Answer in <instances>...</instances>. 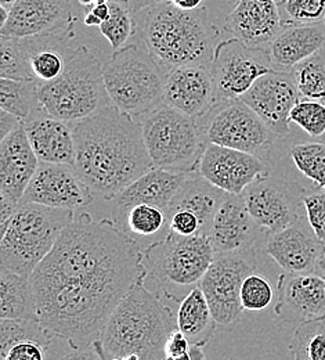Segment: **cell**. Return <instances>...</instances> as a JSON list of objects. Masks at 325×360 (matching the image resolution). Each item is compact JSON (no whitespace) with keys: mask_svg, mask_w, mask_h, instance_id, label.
Masks as SVG:
<instances>
[{"mask_svg":"<svg viewBox=\"0 0 325 360\" xmlns=\"http://www.w3.org/2000/svg\"><path fill=\"white\" fill-rule=\"evenodd\" d=\"M145 278L136 240L115 221L81 212L31 276L38 321L72 349L92 345L122 298Z\"/></svg>","mask_w":325,"mask_h":360,"instance_id":"6da1fadb","label":"cell"},{"mask_svg":"<svg viewBox=\"0 0 325 360\" xmlns=\"http://www.w3.org/2000/svg\"><path fill=\"white\" fill-rule=\"evenodd\" d=\"M75 171L95 197L114 200L152 168L141 124L108 105L72 127Z\"/></svg>","mask_w":325,"mask_h":360,"instance_id":"7a4b0ae2","label":"cell"},{"mask_svg":"<svg viewBox=\"0 0 325 360\" xmlns=\"http://www.w3.org/2000/svg\"><path fill=\"white\" fill-rule=\"evenodd\" d=\"M162 298L144 280L128 291L95 341L102 359L136 354L141 360H166L165 347L178 328V315Z\"/></svg>","mask_w":325,"mask_h":360,"instance_id":"3957f363","label":"cell"},{"mask_svg":"<svg viewBox=\"0 0 325 360\" xmlns=\"http://www.w3.org/2000/svg\"><path fill=\"white\" fill-rule=\"evenodd\" d=\"M138 14L141 39L166 72L183 65H211L219 30L205 10L185 11L165 1Z\"/></svg>","mask_w":325,"mask_h":360,"instance_id":"277c9868","label":"cell"},{"mask_svg":"<svg viewBox=\"0 0 325 360\" xmlns=\"http://www.w3.org/2000/svg\"><path fill=\"white\" fill-rule=\"evenodd\" d=\"M75 215L72 210L20 204L11 218L1 226V269L31 277Z\"/></svg>","mask_w":325,"mask_h":360,"instance_id":"5b68a950","label":"cell"},{"mask_svg":"<svg viewBox=\"0 0 325 360\" xmlns=\"http://www.w3.org/2000/svg\"><path fill=\"white\" fill-rule=\"evenodd\" d=\"M38 93L42 114L64 122H79L112 105L102 67L86 46L71 51L62 74L51 82H39Z\"/></svg>","mask_w":325,"mask_h":360,"instance_id":"8992f818","label":"cell"},{"mask_svg":"<svg viewBox=\"0 0 325 360\" xmlns=\"http://www.w3.org/2000/svg\"><path fill=\"white\" fill-rule=\"evenodd\" d=\"M215 255L208 236L185 237L171 231L142 251V262L157 292L180 304L199 285Z\"/></svg>","mask_w":325,"mask_h":360,"instance_id":"52a82bcc","label":"cell"},{"mask_svg":"<svg viewBox=\"0 0 325 360\" xmlns=\"http://www.w3.org/2000/svg\"><path fill=\"white\" fill-rule=\"evenodd\" d=\"M166 74L144 42L114 51L102 67L111 104L133 118L144 117L162 103Z\"/></svg>","mask_w":325,"mask_h":360,"instance_id":"ba28073f","label":"cell"},{"mask_svg":"<svg viewBox=\"0 0 325 360\" xmlns=\"http://www.w3.org/2000/svg\"><path fill=\"white\" fill-rule=\"evenodd\" d=\"M140 124L152 167L183 174L198 171L206 143L195 118L161 103Z\"/></svg>","mask_w":325,"mask_h":360,"instance_id":"9c48e42d","label":"cell"},{"mask_svg":"<svg viewBox=\"0 0 325 360\" xmlns=\"http://www.w3.org/2000/svg\"><path fill=\"white\" fill-rule=\"evenodd\" d=\"M206 144H218L259 155L277 135L241 98L215 103L197 120Z\"/></svg>","mask_w":325,"mask_h":360,"instance_id":"30bf717a","label":"cell"},{"mask_svg":"<svg viewBox=\"0 0 325 360\" xmlns=\"http://www.w3.org/2000/svg\"><path fill=\"white\" fill-rule=\"evenodd\" d=\"M255 269V248L215 255L199 287L208 300L218 327L230 330L238 321L242 312L241 287Z\"/></svg>","mask_w":325,"mask_h":360,"instance_id":"8fae6325","label":"cell"},{"mask_svg":"<svg viewBox=\"0 0 325 360\" xmlns=\"http://www.w3.org/2000/svg\"><path fill=\"white\" fill-rule=\"evenodd\" d=\"M211 70L218 103L241 98L260 77L273 71V67L267 50L232 38L216 45Z\"/></svg>","mask_w":325,"mask_h":360,"instance_id":"7c38bea8","label":"cell"},{"mask_svg":"<svg viewBox=\"0 0 325 360\" xmlns=\"http://www.w3.org/2000/svg\"><path fill=\"white\" fill-rule=\"evenodd\" d=\"M306 188L295 181L263 176L253 181L244 193L248 212L267 234L292 225L300 217V205Z\"/></svg>","mask_w":325,"mask_h":360,"instance_id":"4fadbf2b","label":"cell"},{"mask_svg":"<svg viewBox=\"0 0 325 360\" xmlns=\"http://www.w3.org/2000/svg\"><path fill=\"white\" fill-rule=\"evenodd\" d=\"M75 15L71 0H17L7 22L0 28L4 38H74Z\"/></svg>","mask_w":325,"mask_h":360,"instance_id":"5bb4252c","label":"cell"},{"mask_svg":"<svg viewBox=\"0 0 325 360\" xmlns=\"http://www.w3.org/2000/svg\"><path fill=\"white\" fill-rule=\"evenodd\" d=\"M197 172L218 188L241 195L253 181L269 176V167L255 154L206 144Z\"/></svg>","mask_w":325,"mask_h":360,"instance_id":"9a60e30c","label":"cell"},{"mask_svg":"<svg viewBox=\"0 0 325 360\" xmlns=\"http://www.w3.org/2000/svg\"><path fill=\"white\" fill-rule=\"evenodd\" d=\"M92 190L72 165L41 162L21 204H39L60 210H79L92 204Z\"/></svg>","mask_w":325,"mask_h":360,"instance_id":"2e32d148","label":"cell"},{"mask_svg":"<svg viewBox=\"0 0 325 360\" xmlns=\"http://www.w3.org/2000/svg\"><path fill=\"white\" fill-rule=\"evenodd\" d=\"M300 98L293 74L276 70L260 77L241 97L277 137L289 135L291 111Z\"/></svg>","mask_w":325,"mask_h":360,"instance_id":"e0dca14e","label":"cell"},{"mask_svg":"<svg viewBox=\"0 0 325 360\" xmlns=\"http://www.w3.org/2000/svg\"><path fill=\"white\" fill-rule=\"evenodd\" d=\"M265 251L288 273H313L325 252V243L300 217L292 225L269 234Z\"/></svg>","mask_w":325,"mask_h":360,"instance_id":"ac0fdd59","label":"cell"},{"mask_svg":"<svg viewBox=\"0 0 325 360\" xmlns=\"http://www.w3.org/2000/svg\"><path fill=\"white\" fill-rule=\"evenodd\" d=\"M274 314L286 323L325 316V277L317 273L284 271L277 283Z\"/></svg>","mask_w":325,"mask_h":360,"instance_id":"d6986e66","label":"cell"},{"mask_svg":"<svg viewBox=\"0 0 325 360\" xmlns=\"http://www.w3.org/2000/svg\"><path fill=\"white\" fill-rule=\"evenodd\" d=\"M39 164L21 122L0 144V198L18 207Z\"/></svg>","mask_w":325,"mask_h":360,"instance_id":"ffe728a7","label":"cell"},{"mask_svg":"<svg viewBox=\"0 0 325 360\" xmlns=\"http://www.w3.org/2000/svg\"><path fill=\"white\" fill-rule=\"evenodd\" d=\"M162 103L191 118L202 117L216 103L211 65H183L169 71Z\"/></svg>","mask_w":325,"mask_h":360,"instance_id":"44dd1931","label":"cell"},{"mask_svg":"<svg viewBox=\"0 0 325 360\" xmlns=\"http://www.w3.org/2000/svg\"><path fill=\"white\" fill-rule=\"evenodd\" d=\"M190 175L191 174L173 172L152 167L112 200L114 221L122 227L129 210L139 204L155 205L168 212L171 204Z\"/></svg>","mask_w":325,"mask_h":360,"instance_id":"7402d4cb","label":"cell"},{"mask_svg":"<svg viewBox=\"0 0 325 360\" xmlns=\"http://www.w3.org/2000/svg\"><path fill=\"white\" fill-rule=\"evenodd\" d=\"M276 0H238L226 20V31L245 45L265 49L282 30Z\"/></svg>","mask_w":325,"mask_h":360,"instance_id":"603a6c76","label":"cell"},{"mask_svg":"<svg viewBox=\"0 0 325 360\" xmlns=\"http://www.w3.org/2000/svg\"><path fill=\"white\" fill-rule=\"evenodd\" d=\"M260 230L246 210L244 195L230 194L213 219L209 238L215 254H229L253 248Z\"/></svg>","mask_w":325,"mask_h":360,"instance_id":"cb8c5ba5","label":"cell"},{"mask_svg":"<svg viewBox=\"0 0 325 360\" xmlns=\"http://www.w3.org/2000/svg\"><path fill=\"white\" fill-rule=\"evenodd\" d=\"M325 47V21L317 24L284 25L267 47L272 67L276 71L292 72Z\"/></svg>","mask_w":325,"mask_h":360,"instance_id":"d4e9b609","label":"cell"},{"mask_svg":"<svg viewBox=\"0 0 325 360\" xmlns=\"http://www.w3.org/2000/svg\"><path fill=\"white\" fill-rule=\"evenodd\" d=\"M24 127L41 162L75 165L77 146L68 122L44 114L24 122Z\"/></svg>","mask_w":325,"mask_h":360,"instance_id":"484cf974","label":"cell"},{"mask_svg":"<svg viewBox=\"0 0 325 360\" xmlns=\"http://www.w3.org/2000/svg\"><path fill=\"white\" fill-rule=\"evenodd\" d=\"M53 338L39 321L1 319L0 360H47Z\"/></svg>","mask_w":325,"mask_h":360,"instance_id":"4316f807","label":"cell"},{"mask_svg":"<svg viewBox=\"0 0 325 360\" xmlns=\"http://www.w3.org/2000/svg\"><path fill=\"white\" fill-rule=\"evenodd\" d=\"M229 195V193L218 188L201 176H190L171 204L166 217L178 210L190 211L198 217L202 227V234L209 237L213 219Z\"/></svg>","mask_w":325,"mask_h":360,"instance_id":"83f0119b","label":"cell"},{"mask_svg":"<svg viewBox=\"0 0 325 360\" xmlns=\"http://www.w3.org/2000/svg\"><path fill=\"white\" fill-rule=\"evenodd\" d=\"M178 328L192 345L205 347L213 338L218 323L199 285L188 292L179 304Z\"/></svg>","mask_w":325,"mask_h":360,"instance_id":"f1b7e54d","label":"cell"},{"mask_svg":"<svg viewBox=\"0 0 325 360\" xmlns=\"http://www.w3.org/2000/svg\"><path fill=\"white\" fill-rule=\"evenodd\" d=\"M0 317L38 321L37 300L31 277L10 270H0Z\"/></svg>","mask_w":325,"mask_h":360,"instance_id":"f546056e","label":"cell"},{"mask_svg":"<svg viewBox=\"0 0 325 360\" xmlns=\"http://www.w3.org/2000/svg\"><path fill=\"white\" fill-rule=\"evenodd\" d=\"M38 89V81L0 78V107L15 115L20 121L27 122L41 115L39 111L42 112Z\"/></svg>","mask_w":325,"mask_h":360,"instance_id":"4dcf8cb0","label":"cell"},{"mask_svg":"<svg viewBox=\"0 0 325 360\" xmlns=\"http://www.w3.org/2000/svg\"><path fill=\"white\" fill-rule=\"evenodd\" d=\"M68 39L71 38L57 37V35L31 38L32 51H31L29 64H31L32 74L38 82L41 84L51 82L62 74L67 65V58L62 56V53L58 49H55V45Z\"/></svg>","mask_w":325,"mask_h":360,"instance_id":"1f68e13d","label":"cell"},{"mask_svg":"<svg viewBox=\"0 0 325 360\" xmlns=\"http://www.w3.org/2000/svg\"><path fill=\"white\" fill-rule=\"evenodd\" d=\"M32 51L31 38L0 39V78L15 81H37L29 58Z\"/></svg>","mask_w":325,"mask_h":360,"instance_id":"d6a6232c","label":"cell"},{"mask_svg":"<svg viewBox=\"0 0 325 360\" xmlns=\"http://www.w3.org/2000/svg\"><path fill=\"white\" fill-rule=\"evenodd\" d=\"M288 349L293 360H325V316L298 324Z\"/></svg>","mask_w":325,"mask_h":360,"instance_id":"836d02e7","label":"cell"},{"mask_svg":"<svg viewBox=\"0 0 325 360\" xmlns=\"http://www.w3.org/2000/svg\"><path fill=\"white\" fill-rule=\"evenodd\" d=\"M110 17L98 27L114 51L125 47L135 35L136 21L126 0H110Z\"/></svg>","mask_w":325,"mask_h":360,"instance_id":"e575fe53","label":"cell"},{"mask_svg":"<svg viewBox=\"0 0 325 360\" xmlns=\"http://www.w3.org/2000/svg\"><path fill=\"white\" fill-rule=\"evenodd\" d=\"M292 74L302 98H310L325 104V47L300 63Z\"/></svg>","mask_w":325,"mask_h":360,"instance_id":"d590c367","label":"cell"},{"mask_svg":"<svg viewBox=\"0 0 325 360\" xmlns=\"http://www.w3.org/2000/svg\"><path fill=\"white\" fill-rule=\"evenodd\" d=\"M289 155L306 178L325 190V143L306 141L296 144L291 148Z\"/></svg>","mask_w":325,"mask_h":360,"instance_id":"8d00e7d4","label":"cell"},{"mask_svg":"<svg viewBox=\"0 0 325 360\" xmlns=\"http://www.w3.org/2000/svg\"><path fill=\"white\" fill-rule=\"evenodd\" d=\"M168 222L166 212L155 205L139 204L129 210L122 229L139 236H154L159 233Z\"/></svg>","mask_w":325,"mask_h":360,"instance_id":"74e56055","label":"cell"},{"mask_svg":"<svg viewBox=\"0 0 325 360\" xmlns=\"http://www.w3.org/2000/svg\"><path fill=\"white\" fill-rule=\"evenodd\" d=\"M282 25H303L325 21V0H279Z\"/></svg>","mask_w":325,"mask_h":360,"instance_id":"f35d334b","label":"cell"},{"mask_svg":"<svg viewBox=\"0 0 325 360\" xmlns=\"http://www.w3.org/2000/svg\"><path fill=\"white\" fill-rule=\"evenodd\" d=\"M274 300V288L270 281L258 273H251L241 287L242 311L260 312L272 305Z\"/></svg>","mask_w":325,"mask_h":360,"instance_id":"ab89813d","label":"cell"},{"mask_svg":"<svg viewBox=\"0 0 325 360\" xmlns=\"http://www.w3.org/2000/svg\"><path fill=\"white\" fill-rule=\"evenodd\" d=\"M291 122L307 135L319 137L325 134V104L321 101L300 98L291 111Z\"/></svg>","mask_w":325,"mask_h":360,"instance_id":"60d3db41","label":"cell"},{"mask_svg":"<svg viewBox=\"0 0 325 360\" xmlns=\"http://www.w3.org/2000/svg\"><path fill=\"white\" fill-rule=\"evenodd\" d=\"M303 207L306 210V218L314 234L325 243V190L305 191Z\"/></svg>","mask_w":325,"mask_h":360,"instance_id":"b9f144b4","label":"cell"},{"mask_svg":"<svg viewBox=\"0 0 325 360\" xmlns=\"http://www.w3.org/2000/svg\"><path fill=\"white\" fill-rule=\"evenodd\" d=\"M168 224H169L171 231L179 236H185V237L204 236L198 217L186 210H178L171 212L168 215Z\"/></svg>","mask_w":325,"mask_h":360,"instance_id":"7bdbcfd3","label":"cell"},{"mask_svg":"<svg viewBox=\"0 0 325 360\" xmlns=\"http://www.w3.org/2000/svg\"><path fill=\"white\" fill-rule=\"evenodd\" d=\"M190 347H191L190 340L179 328H176L171 334V337L168 338V342H166V347H165L166 359H172V358H176V356H180V355L186 354V352H188Z\"/></svg>","mask_w":325,"mask_h":360,"instance_id":"ee69618b","label":"cell"},{"mask_svg":"<svg viewBox=\"0 0 325 360\" xmlns=\"http://www.w3.org/2000/svg\"><path fill=\"white\" fill-rule=\"evenodd\" d=\"M60 360H104L101 356V352L97 347V342H93L92 345L79 348V349H72V352L67 354L64 358Z\"/></svg>","mask_w":325,"mask_h":360,"instance_id":"f6af8a7d","label":"cell"},{"mask_svg":"<svg viewBox=\"0 0 325 360\" xmlns=\"http://www.w3.org/2000/svg\"><path fill=\"white\" fill-rule=\"evenodd\" d=\"M22 121H20L15 115L7 112L6 110H0V139L10 135Z\"/></svg>","mask_w":325,"mask_h":360,"instance_id":"bcb514c9","label":"cell"},{"mask_svg":"<svg viewBox=\"0 0 325 360\" xmlns=\"http://www.w3.org/2000/svg\"><path fill=\"white\" fill-rule=\"evenodd\" d=\"M132 13L133 14H138L140 11L145 10V8H150L152 6H157V4H161V3H165L168 0H126Z\"/></svg>","mask_w":325,"mask_h":360,"instance_id":"7dc6e473","label":"cell"},{"mask_svg":"<svg viewBox=\"0 0 325 360\" xmlns=\"http://www.w3.org/2000/svg\"><path fill=\"white\" fill-rule=\"evenodd\" d=\"M166 360H206V356H205V352H204V347H198V345L191 344V347H190V349L186 354Z\"/></svg>","mask_w":325,"mask_h":360,"instance_id":"c3c4849f","label":"cell"},{"mask_svg":"<svg viewBox=\"0 0 325 360\" xmlns=\"http://www.w3.org/2000/svg\"><path fill=\"white\" fill-rule=\"evenodd\" d=\"M171 1L175 7L185 10V11H195L201 7L204 0H168Z\"/></svg>","mask_w":325,"mask_h":360,"instance_id":"681fc988","label":"cell"},{"mask_svg":"<svg viewBox=\"0 0 325 360\" xmlns=\"http://www.w3.org/2000/svg\"><path fill=\"white\" fill-rule=\"evenodd\" d=\"M88 11H92L94 15H97L102 22L110 17V6H108V3L94 4L93 7L88 8Z\"/></svg>","mask_w":325,"mask_h":360,"instance_id":"f907efd6","label":"cell"},{"mask_svg":"<svg viewBox=\"0 0 325 360\" xmlns=\"http://www.w3.org/2000/svg\"><path fill=\"white\" fill-rule=\"evenodd\" d=\"M102 24V21L94 15L92 11H86V15H85V25L88 27H100Z\"/></svg>","mask_w":325,"mask_h":360,"instance_id":"816d5d0a","label":"cell"},{"mask_svg":"<svg viewBox=\"0 0 325 360\" xmlns=\"http://www.w3.org/2000/svg\"><path fill=\"white\" fill-rule=\"evenodd\" d=\"M314 273H317V274H320V276L325 277V252L321 255V258L319 259Z\"/></svg>","mask_w":325,"mask_h":360,"instance_id":"f5cc1de1","label":"cell"},{"mask_svg":"<svg viewBox=\"0 0 325 360\" xmlns=\"http://www.w3.org/2000/svg\"><path fill=\"white\" fill-rule=\"evenodd\" d=\"M15 3H17V0H0V4L7 8H11Z\"/></svg>","mask_w":325,"mask_h":360,"instance_id":"db71d44e","label":"cell"},{"mask_svg":"<svg viewBox=\"0 0 325 360\" xmlns=\"http://www.w3.org/2000/svg\"><path fill=\"white\" fill-rule=\"evenodd\" d=\"M124 360H141L139 355H136V354H132V355H128V356H125Z\"/></svg>","mask_w":325,"mask_h":360,"instance_id":"11a10c76","label":"cell"},{"mask_svg":"<svg viewBox=\"0 0 325 360\" xmlns=\"http://www.w3.org/2000/svg\"><path fill=\"white\" fill-rule=\"evenodd\" d=\"M108 1H110V0H92V4H104V3H108ZM93 6H92V7H93Z\"/></svg>","mask_w":325,"mask_h":360,"instance_id":"9f6ffc18","label":"cell"},{"mask_svg":"<svg viewBox=\"0 0 325 360\" xmlns=\"http://www.w3.org/2000/svg\"><path fill=\"white\" fill-rule=\"evenodd\" d=\"M110 360H124V359H122V358H112V359H110Z\"/></svg>","mask_w":325,"mask_h":360,"instance_id":"6f0895ef","label":"cell"}]
</instances>
